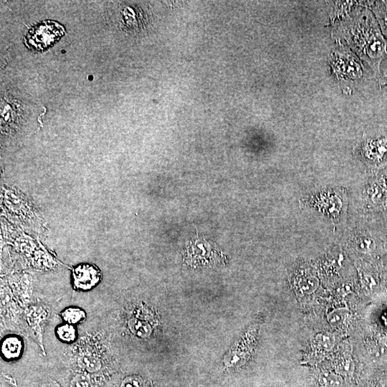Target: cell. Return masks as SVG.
I'll return each mask as SVG.
<instances>
[{"label": "cell", "instance_id": "6", "mask_svg": "<svg viewBox=\"0 0 387 387\" xmlns=\"http://www.w3.org/2000/svg\"><path fill=\"white\" fill-rule=\"evenodd\" d=\"M350 311L346 307H341L332 311L328 314L327 321L331 327L337 328L341 326L350 316Z\"/></svg>", "mask_w": 387, "mask_h": 387}, {"label": "cell", "instance_id": "10", "mask_svg": "<svg viewBox=\"0 0 387 387\" xmlns=\"http://www.w3.org/2000/svg\"><path fill=\"white\" fill-rule=\"evenodd\" d=\"M387 151V141L386 139H381L371 143L369 146V154L371 157L379 158L382 157L383 153Z\"/></svg>", "mask_w": 387, "mask_h": 387}, {"label": "cell", "instance_id": "11", "mask_svg": "<svg viewBox=\"0 0 387 387\" xmlns=\"http://www.w3.org/2000/svg\"><path fill=\"white\" fill-rule=\"evenodd\" d=\"M91 380L86 375H76L71 381V387H91Z\"/></svg>", "mask_w": 387, "mask_h": 387}, {"label": "cell", "instance_id": "7", "mask_svg": "<svg viewBox=\"0 0 387 387\" xmlns=\"http://www.w3.org/2000/svg\"><path fill=\"white\" fill-rule=\"evenodd\" d=\"M79 366L90 373H94L100 370L101 362L100 359L92 354H85L80 357L79 361Z\"/></svg>", "mask_w": 387, "mask_h": 387}, {"label": "cell", "instance_id": "1", "mask_svg": "<svg viewBox=\"0 0 387 387\" xmlns=\"http://www.w3.org/2000/svg\"><path fill=\"white\" fill-rule=\"evenodd\" d=\"M65 34V29L58 22L47 20L31 28L26 34L25 43L29 49L43 51L51 48Z\"/></svg>", "mask_w": 387, "mask_h": 387}, {"label": "cell", "instance_id": "2", "mask_svg": "<svg viewBox=\"0 0 387 387\" xmlns=\"http://www.w3.org/2000/svg\"><path fill=\"white\" fill-rule=\"evenodd\" d=\"M103 274L96 265L81 263L71 267L72 286L78 291L87 292L101 282Z\"/></svg>", "mask_w": 387, "mask_h": 387}, {"label": "cell", "instance_id": "4", "mask_svg": "<svg viewBox=\"0 0 387 387\" xmlns=\"http://www.w3.org/2000/svg\"><path fill=\"white\" fill-rule=\"evenodd\" d=\"M63 323L77 326L82 324L87 317V314L84 309L80 307L69 306L63 309L60 314Z\"/></svg>", "mask_w": 387, "mask_h": 387}, {"label": "cell", "instance_id": "14", "mask_svg": "<svg viewBox=\"0 0 387 387\" xmlns=\"http://www.w3.org/2000/svg\"><path fill=\"white\" fill-rule=\"evenodd\" d=\"M323 382L326 386L330 387L337 386L341 383L339 377L336 375L331 374H325L321 377Z\"/></svg>", "mask_w": 387, "mask_h": 387}, {"label": "cell", "instance_id": "16", "mask_svg": "<svg viewBox=\"0 0 387 387\" xmlns=\"http://www.w3.org/2000/svg\"><path fill=\"white\" fill-rule=\"evenodd\" d=\"M122 387H141V381L137 378L128 377L123 381Z\"/></svg>", "mask_w": 387, "mask_h": 387}, {"label": "cell", "instance_id": "9", "mask_svg": "<svg viewBox=\"0 0 387 387\" xmlns=\"http://www.w3.org/2000/svg\"><path fill=\"white\" fill-rule=\"evenodd\" d=\"M318 286H319V281L314 277L303 278L299 284L300 290L305 294H312L316 291Z\"/></svg>", "mask_w": 387, "mask_h": 387}, {"label": "cell", "instance_id": "3", "mask_svg": "<svg viewBox=\"0 0 387 387\" xmlns=\"http://www.w3.org/2000/svg\"><path fill=\"white\" fill-rule=\"evenodd\" d=\"M24 348L25 345L21 337L15 334L8 335L2 339V359L6 362L18 360L23 354Z\"/></svg>", "mask_w": 387, "mask_h": 387}, {"label": "cell", "instance_id": "12", "mask_svg": "<svg viewBox=\"0 0 387 387\" xmlns=\"http://www.w3.org/2000/svg\"><path fill=\"white\" fill-rule=\"evenodd\" d=\"M354 370L353 363L350 359H345V360L341 361L339 364L337 365L336 371H338L339 374H350Z\"/></svg>", "mask_w": 387, "mask_h": 387}, {"label": "cell", "instance_id": "5", "mask_svg": "<svg viewBox=\"0 0 387 387\" xmlns=\"http://www.w3.org/2000/svg\"><path fill=\"white\" fill-rule=\"evenodd\" d=\"M55 335L60 341L65 343H72L77 340L79 333L75 326L62 323L55 328Z\"/></svg>", "mask_w": 387, "mask_h": 387}, {"label": "cell", "instance_id": "13", "mask_svg": "<svg viewBox=\"0 0 387 387\" xmlns=\"http://www.w3.org/2000/svg\"><path fill=\"white\" fill-rule=\"evenodd\" d=\"M358 248L361 251L369 253L374 250V242L369 238H362L358 243Z\"/></svg>", "mask_w": 387, "mask_h": 387}, {"label": "cell", "instance_id": "15", "mask_svg": "<svg viewBox=\"0 0 387 387\" xmlns=\"http://www.w3.org/2000/svg\"><path fill=\"white\" fill-rule=\"evenodd\" d=\"M383 48L384 46H383V43L379 40H376V41H373L369 46V52L371 55L379 56L380 54L383 53Z\"/></svg>", "mask_w": 387, "mask_h": 387}, {"label": "cell", "instance_id": "8", "mask_svg": "<svg viewBox=\"0 0 387 387\" xmlns=\"http://www.w3.org/2000/svg\"><path fill=\"white\" fill-rule=\"evenodd\" d=\"M316 345L321 350L330 352L335 345V338L329 333H319L314 338Z\"/></svg>", "mask_w": 387, "mask_h": 387}]
</instances>
